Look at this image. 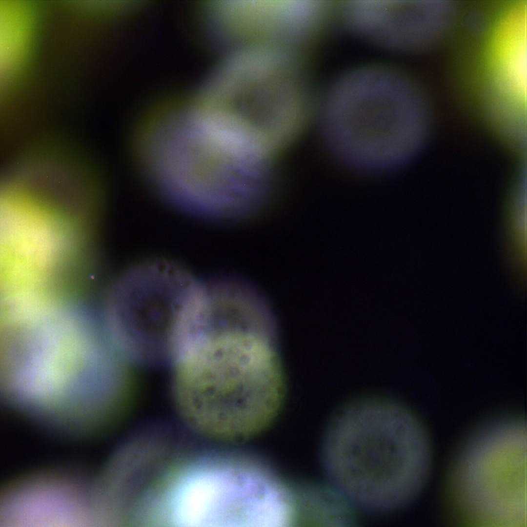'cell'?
<instances>
[{"label": "cell", "mask_w": 527, "mask_h": 527, "mask_svg": "<svg viewBox=\"0 0 527 527\" xmlns=\"http://www.w3.org/2000/svg\"><path fill=\"white\" fill-rule=\"evenodd\" d=\"M202 286V280L168 260L135 267L109 298L103 317L119 352L142 365L170 361L184 313Z\"/></svg>", "instance_id": "obj_5"}, {"label": "cell", "mask_w": 527, "mask_h": 527, "mask_svg": "<svg viewBox=\"0 0 527 527\" xmlns=\"http://www.w3.org/2000/svg\"><path fill=\"white\" fill-rule=\"evenodd\" d=\"M405 70L381 64L355 67L327 92L324 127L328 143L344 164L382 172L406 164L423 131L420 88Z\"/></svg>", "instance_id": "obj_2"}, {"label": "cell", "mask_w": 527, "mask_h": 527, "mask_svg": "<svg viewBox=\"0 0 527 527\" xmlns=\"http://www.w3.org/2000/svg\"><path fill=\"white\" fill-rule=\"evenodd\" d=\"M313 31H314V30H313ZM313 31H312V32H313ZM311 35H312V34H311ZM310 43H311V40H310Z\"/></svg>", "instance_id": "obj_10"}, {"label": "cell", "mask_w": 527, "mask_h": 527, "mask_svg": "<svg viewBox=\"0 0 527 527\" xmlns=\"http://www.w3.org/2000/svg\"><path fill=\"white\" fill-rule=\"evenodd\" d=\"M451 488L462 507L490 527H524L527 518V425L500 415L474 429L452 464Z\"/></svg>", "instance_id": "obj_6"}, {"label": "cell", "mask_w": 527, "mask_h": 527, "mask_svg": "<svg viewBox=\"0 0 527 527\" xmlns=\"http://www.w3.org/2000/svg\"><path fill=\"white\" fill-rule=\"evenodd\" d=\"M262 477L224 485L210 505L203 527H269Z\"/></svg>", "instance_id": "obj_9"}, {"label": "cell", "mask_w": 527, "mask_h": 527, "mask_svg": "<svg viewBox=\"0 0 527 527\" xmlns=\"http://www.w3.org/2000/svg\"><path fill=\"white\" fill-rule=\"evenodd\" d=\"M324 470L335 488L368 511H393L423 488L431 462L429 437L405 402L380 393L338 406L322 445Z\"/></svg>", "instance_id": "obj_1"}, {"label": "cell", "mask_w": 527, "mask_h": 527, "mask_svg": "<svg viewBox=\"0 0 527 527\" xmlns=\"http://www.w3.org/2000/svg\"><path fill=\"white\" fill-rule=\"evenodd\" d=\"M153 162L162 196L181 211L201 219L233 221L253 189L252 162L185 115L174 118L163 130Z\"/></svg>", "instance_id": "obj_4"}, {"label": "cell", "mask_w": 527, "mask_h": 527, "mask_svg": "<svg viewBox=\"0 0 527 527\" xmlns=\"http://www.w3.org/2000/svg\"><path fill=\"white\" fill-rule=\"evenodd\" d=\"M346 20L351 32L365 42L401 53L428 44L439 28L438 13L429 0L351 1Z\"/></svg>", "instance_id": "obj_8"}, {"label": "cell", "mask_w": 527, "mask_h": 527, "mask_svg": "<svg viewBox=\"0 0 527 527\" xmlns=\"http://www.w3.org/2000/svg\"><path fill=\"white\" fill-rule=\"evenodd\" d=\"M279 350L255 332L203 334L178 353L171 368L177 399L213 416L237 415L285 389Z\"/></svg>", "instance_id": "obj_3"}, {"label": "cell", "mask_w": 527, "mask_h": 527, "mask_svg": "<svg viewBox=\"0 0 527 527\" xmlns=\"http://www.w3.org/2000/svg\"><path fill=\"white\" fill-rule=\"evenodd\" d=\"M60 246L56 219L46 205L25 193L0 192V297L42 287Z\"/></svg>", "instance_id": "obj_7"}]
</instances>
